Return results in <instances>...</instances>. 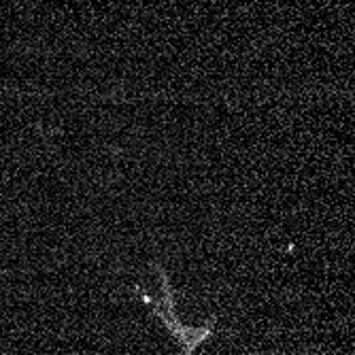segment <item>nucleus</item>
I'll list each match as a JSON object with an SVG mask.
<instances>
[{
  "instance_id": "obj_1",
  "label": "nucleus",
  "mask_w": 355,
  "mask_h": 355,
  "mask_svg": "<svg viewBox=\"0 0 355 355\" xmlns=\"http://www.w3.org/2000/svg\"><path fill=\"white\" fill-rule=\"evenodd\" d=\"M155 270L159 275V279H162V300L155 302L151 300V296H147L141 287H137V292L141 294V300L151 309V313L157 317V319H162V324L166 326V330L175 336V340L179 343L181 351L185 355H193V351L198 349V345H202L213 332V319L209 321L207 326L202 328H187L183 326L179 317H177V311H175V296H173V289H171V281L166 277V272L159 268V264H155Z\"/></svg>"
}]
</instances>
